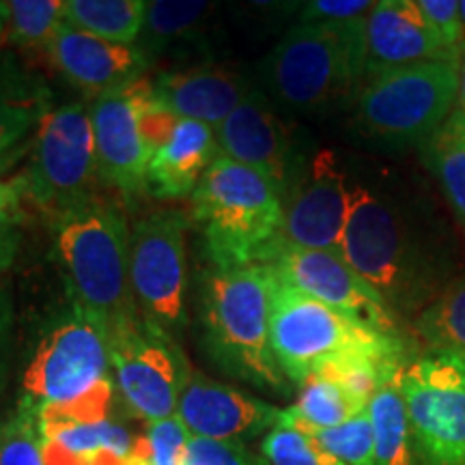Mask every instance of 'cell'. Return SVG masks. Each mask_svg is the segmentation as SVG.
Wrapping results in <instances>:
<instances>
[{
  "label": "cell",
  "instance_id": "5bb4252c",
  "mask_svg": "<svg viewBox=\"0 0 465 465\" xmlns=\"http://www.w3.org/2000/svg\"><path fill=\"white\" fill-rule=\"evenodd\" d=\"M282 203V243L339 252L351 205V183L334 151H317L306 160Z\"/></svg>",
  "mask_w": 465,
  "mask_h": 465
},
{
  "label": "cell",
  "instance_id": "f546056e",
  "mask_svg": "<svg viewBox=\"0 0 465 465\" xmlns=\"http://www.w3.org/2000/svg\"><path fill=\"white\" fill-rule=\"evenodd\" d=\"M0 465H48L39 418L17 403L0 418Z\"/></svg>",
  "mask_w": 465,
  "mask_h": 465
},
{
  "label": "cell",
  "instance_id": "44dd1931",
  "mask_svg": "<svg viewBox=\"0 0 465 465\" xmlns=\"http://www.w3.org/2000/svg\"><path fill=\"white\" fill-rule=\"evenodd\" d=\"M218 155L216 130L196 121L174 119L166 136L151 151L144 190L162 201L192 196Z\"/></svg>",
  "mask_w": 465,
  "mask_h": 465
},
{
  "label": "cell",
  "instance_id": "8d00e7d4",
  "mask_svg": "<svg viewBox=\"0 0 465 465\" xmlns=\"http://www.w3.org/2000/svg\"><path fill=\"white\" fill-rule=\"evenodd\" d=\"M183 465H267L263 457L252 455L246 444H220L209 440H192Z\"/></svg>",
  "mask_w": 465,
  "mask_h": 465
},
{
  "label": "cell",
  "instance_id": "e575fe53",
  "mask_svg": "<svg viewBox=\"0 0 465 465\" xmlns=\"http://www.w3.org/2000/svg\"><path fill=\"white\" fill-rule=\"evenodd\" d=\"M45 108L33 97L5 95L0 91V155L28 141V132L39 125Z\"/></svg>",
  "mask_w": 465,
  "mask_h": 465
},
{
  "label": "cell",
  "instance_id": "b9f144b4",
  "mask_svg": "<svg viewBox=\"0 0 465 465\" xmlns=\"http://www.w3.org/2000/svg\"><path fill=\"white\" fill-rule=\"evenodd\" d=\"M7 0H0V44L5 42V31H7Z\"/></svg>",
  "mask_w": 465,
  "mask_h": 465
},
{
  "label": "cell",
  "instance_id": "3957f363",
  "mask_svg": "<svg viewBox=\"0 0 465 465\" xmlns=\"http://www.w3.org/2000/svg\"><path fill=\"white\" fill-rule=\"evenodd\" d=\"M130 226L119 205L93 194L52 220L56 265L69 300L113 325L141 315L130 281Z\"/></svg>",
  "mask_w": 465,
  "mask_h": 465
},
{
  "label": "cell",
  "instance_id": "836d02e7",
  "mask_svg": "<svg viewBox=\"0 0 465 465\" xmlns=\"http://www.w3.org/2000/svg\"><path fill=\"white\" fill-rule=\"evenodd\" d=\"M31 153V138L0 155V224L25 223V203L28 196V164L22 160Z\"/></svg>",
  "mask_w": 465,
  "mask_h": 465
},
{
  "label": "cell",
  "instance_id": "4dcf8cb0",
  "mask_svg": "<svg viewBox=\"0 0 465 465\" xmlns=\"http://www.w3.org/2000/svg\"><path fill=\"white\" fill-rule=\"evenodd\" d=\"M192 435L177 416L149 422L134 444L127 465H183L188 459Z\"/></svg>",
  "mask_w": 465,
  "mask_h": 465
},
{
  "label": "cell",
  "instance_id": "d4e9b609",
  "mask_svg": "<svg viewBox=\"0 0 465 465\" xmlns=\"http://www.w3.org/2000/svg\"><path fill=\"white\" fill-rule=\"evenodd\" d=\"M420 151L444 192L446 203L465 229V110L455 106Z\"/></svg>",
  "mask_w": 465,
  "mask_h": 465
},
{
  "label": "cell",
  "instance_id": "60d3db41",
  "mask_svg": "<svg viewBox=\"0 0 465 465\" xmlns=\"http://www.w3.org/2000/svg\"><path fill=\"white\" fill-rule=\"evenodd\" d=\"M457 106L465 110V45L461 52V61H459V97Z\"/></svg>",
  "mask_w": 465,
  "mask_h": 465
},
{
  "label": "cell",
  "instance_id": "4316f807",
  "mask_svg": "<svg viewBox=\"0 0 465 465\" xmlns=\"http://www.w3.org/2000/svg\"><path fill=\"white\" fill-rule=\"evenodd\" d=\"M216 9L203 0H149L138 45L149 54L201 37Z\"/></svg>",
  "mask_w": 465,
  "mask_h": 465
},
{
  "label": "cell",
  "instance_id": "f1b7e54d",
  "mask_svg": "<svg viewBox=\"0 0 465 465\" xmlns=\"http://www.w3.org/2000/svg\"><path fill=\"white\" fill-rule=\"evenodd\" d=\"M5 42L22 48L48 50L65 25V0H7Z\"/></svg>",
  "mask_w": 465,
  "mask_h": 465
},
{
  "label": "cell",
  "instance_id": "8fae6325",
  "mask_svg": "<svg viewBox=\"0 0 465 465\" xmlns=\"http://www.w3.org/2000/svg\"><path fill=\"white\" fill-rule=\"evenodd\" d=\"M418 465H465V360L424 351L401 373Z\"/></svg>",
  "mask_w": 465,
  "mask_h": 465
},
{
  "label": "cell",
  "instance_id": "277c9868",
  "mask_svg": "<svg viewBox=\"0 0 465 465\" xmlns=\"http://www.w3.org/2000/svg\"><path fill=\"white\" fill-rule=\"evenodd\" d=\"M201 312L203 342L224 373L276 394L291 391L272 349V274L265 265L212 267Z\"/></svg>",
  "mask_w": 465,
  "mask_h": 465
},
{
  "label": "cell",
  "instance_id": "74e56055",
  "mask_svg": "<svg viewBox=\"0 0 465 465\" xmlns=\"http://www.w3.org/2000/svg\"><path fill=\"white\" fill-rule=\"evenodd\" d=\"M424 20L450 48L463 52V26L459 14V0H416Z\"/></svg>",
  "mask_w": 465,
  "mask_h": 465
},
{
  "label": "cell",
  "instance_id": "7c38bea8",
  "mask_svg": "<svg viewBox=\"0 0 465 465\" xmlns=\"http://www.w3.org/2000/svg\"><path fill=\"white\" fill-rule=\"evenodd\" d=\"M185 220L177 212H153L132 226L130 281L138 312L168 334L188 325Z\"/></svg>",
  "mask_w": 465,
  "mask_h": 465
},
{
  "label": "cell",
  "instance_id": "7bdbcfd3",
  "mask_svg": "<svg viewBox=\"0 0 465 465\" xmlns=\"http://www.w3.org/2000/svg\"><path fill=\"white\" fill-rule=\"evenodd\" d=\"M459 14H461V26H463V39H465V0H459Z\"/></svg>",
  "mask_w": 465,
  "mask_h": 465
},
{
  "label": "cell",
  "instance_id": "d6a6232c",
  "mask_svg": "<svg viewBox=\"0 0 465 465\" xmlns=\"http://www.w3.org/2000/svg\"><path fill=\"white\" fill-rule=\"evenodd\" d=\"M308 435L345 465H375V438L369 411H362L351 420L332 429L311 431Z\"/></svg>",
  "mask_w": 465,
  "mask_h": 465
},
{
  "label": "cell",
  "instance_id": "ffe728a7",
  "mask_svg": "<svg viewBox=\"0 0 465 465\" xmlns=\"http://www.w3.org/2000/svg\"><path fill=\"white\" fill-rule=\"evenodd\" d=\"M252 84L226 65H196L160 74L151 80L153 102L177 119L218 130L243 102Z\"/></svg>",
  "mask_w": 465,
  "mask_h": 465
},
{
  "label": "cell",
  "instance_id": "52a82bcc",
  "mask_svg": "<svg viewBox=\"0 0 465 465\" xmlns=\"http://www.w3.org/2000/svg\"><path fill=\"white\" fill-rule=\"evenodd\" d=\"M459 97V63L429 61L366 75L353 100L362 136L392 149H420L449 119Z\"/></svg>",
  "mask_w": 465,
  "mask_h": 465
},
{
  "label": "cell",
  "instance_id": "30bf717a",
  "mask_svg": "<svg viewBox=\"0 0 465 465\" xmlns=\"http://www.w3.org/2000/svg\"><path fill=\"white\" fill-rule=\"evenodd\" d=\"M28 196L45 216H58L89 201L100 177L89 106L69 102L45 110L31 136Z\"/></svg>",
  "mask_w": 465,
  "mask_h": 465
},
{
  "label": "cell",
  "instance_id": "7a4b0ae2",
  "mask_svg": "<svg viewBox=\"0 0 465 465\" xmlns=\"http://www.w3.org/2000/svg\"><path fill=\"white\" fill-rule=\"evenodd\" d=\"M339 252L397 319L416 317L446 287L441 270L397 207L366 185H351Z\"/></svg>",
  "mask_w": 465,
  "mask_h": 465
},
{
  "label": "cell",
  "instance_id": "5b68a950",
  "mask_svg": "<svg viewBox=\"0 0 465 465\" xmlns=\"http://www.w3.org/2000/svg\"><path fill=\"white\" fill-rule=\"evenodd\" d=\"M190 201L212 267L263 265L281 242L282 194L254 168L218 155Z\"/></svg>",
  "mask_w": 465,
  "mask_h": 465
},
{
  "label": "cell",
  "instance_id": "f35d334b",
  "mask_svg": "<svg viewBox=\"0 0 465 465\" xmlns=\"http://www.w3.org/2000/svg\"><path fill=\"white\" fill-rule=\"evenodd\" d=\"M15 328V302L14 291L7 282H0V401L7 391L11 349H14Z\"/></svg>",
  "mask_w": 465,
  "mask_h": 465
},
{
  "label": "cell",
  "instance_id": "ba28073f",
  "mask_svg": "<svg viewBox=\"0 0 465 465\" xmlns=\"http://www.w3.org/2000/svg\"><path fill=\"white\" fill-rule=\"evenodd\" d=\"M272 274L270 336L284 377L302 386L328 360L356 349L407 347L401 334H388L353 322L323 302Z\"/></svg>",
  "mask_w": 465,
  "mask_h": 465
},
{
  "label": "cell",
  "instance_id": "6da1fadb",
  "mask_svg": "<svg viewBox=\"0 0 465 465\" xmlns=\"http://www.w3.org/2000/svg\"><path fill=\"white\" fill-rule=\"evenodd\" d=\"M114 399L108 323L69 302L35 342L17 405L39 420H93L113 416Z\"/></svg>",
  "mask_w": 465,
  "mask_h": 465
},
{
  "label": "cell",
  "instance_id": "4fadbf2b",
  "mask_svg": "<svg viewBox=\"0 0 465 465\" xmlns=\"http://www.w3.org/2000/svg\"><path fill=\"white\" fill-rule=\"evenodd\" d=\"M263 265L306 295L353 322L388 334L399 332V319L373 289L334 250H308L278 242Z\"/></svg>",
  "mask_w": 465,
  "mask_h": 465
},
{
  "label": "cell",
  "instance_id": "1f68e13d",
  "mask_svg": "<svg viewBox=\"0 0 465 465\" xmlns=\"http://www.w3.org/2000/svg\"><path fill=\"white\" fill-rule=\"evenodd\" d=\"M261 457L267 465H345L322 449L312 435L282 422L263 435Z\"/></svg>",
  "mask_w": 465,
  "mask_h": 465
},
{
  "label": "cell",
  "instance_id": "9a60e30c",
  "mask_svg": "<svg viewBox=\"0 0 465 465\" xmlns=\"http://www.w3.org/2000/svg\"><path fill=\"white\" fill-rule=\"evenodd\" d=\"M151 102V80L136 78L91 102L97 173L104 183L132 196L144 190L149 151L143 114Z\"/></svg>",
  "mask_w": 465,
  "mask_h": 465
},
{
  "label": "cell",
  "instance_id": "ab89813d",
  "mask_svg": "<svg viewBox=\"0 0 465 465\" xmlns=\"http://www.w3.org/2000/svg\"><path fill=\"white\" fill-rule=\"evenodd\" d=\"M22 248V231L15 224H0V281L15 263Z\"/></svg>",
  "mask_w": 465,
  "mask_h": 465
},
{
  "label": "cell",
  "instance_id": "e0dca14e",
  "mask_svg": "<svg viewBox=\"0 0 465 465\" xmlns=\"http://www.w3.org/2000/svg\"><path fill=\"white\" fill-rule=\"evenodd\" d=\"M281 414L282 410L267 401L212 380L199 371H192L177 407V418L192 440L220 444H243L257 435L270 433L281 422Z\"/></svg>",
  "mask_w": 465,
  "mask_h": 465
},
{
  "label": "cell",
  "instance_id": "d590c367",
  "mask_svg": "<svg viewBox=\"0 0 465 465\" xmlns=\"http://www.w3.org/2000/svg\"><path fill=\"white\" fill-rule=\"evenodd\" d=\"M375 7L373 0H311L300 9L304 25H347L364 20Z\"/></svg>",
  "mask_w": 465,
  "mask_h": 465
},
{
  "label": "cell",
  "instance_id": "9c48e42d",
  "mask_svg": "<svg viewBox=\"0 0 465 465\" xmlns=\"http://www.w3.org/2000/svg\"><path fill=\"white\" fill-rule=\"evenodd\" d=\"M110 332V371L116 397L144 424L177 416L192 366L173 334L143 315Z\"/></svg>",
  "mask_w": 465,
  "mask_h": 465
},
{
  "label": "cell",
  "instance_id": "cb8c5ba5",
  "mask_svg": "<svg viewBox=\"0 0 465 465\" xmlns=\"http://www.w3.org/2000/svg\"><path fill=\"white\" fill-rule=\"evenodd\" d=\"M366 407L369 403L353 397L339 383L323 377H311L300 386L295 403L282 410L281 422L304 433L322 431L351 420L366 411Z\"/></svg>",
  "mask_w": 465,
  "mask_h": 465
},
{
  "label": "cell",
  "instance_id": "d6986e66",
  "mask_svg": "<svg viewBox=\"0 0 465 465\" xmlns=\"http://www.w3.org/2000/svg\"><path fill=\"white\" fill-rule=\"evenodd\" d=\"M48 56L63 78L91 100L143 78L149 54L141 45H121L63 25L48 45Z\"/></svg>",
  "mask_w": 465,
  "mask_h": 465
},
{
  "label": "cell",
  "instance_id": "2e32d148",
  "mask_svg": "<svg viewBox=\"0 0 465 465\" xmlns=\"http://www.w3.org/2000/svg\"><path fill=\"white\" fill-rule=\"evenodd\" d=\"M216 138L220 155L263 173L274 182L284 201L304 160L287 125L257 86L250 89L240 106L218 127Z\"/></svg>",
  "mask_w": 465,
  "mask_h": 465
},
{
  "label": "cell",
  "instance_id": "7402d4cb",
  "mask_svg": "<svg viewBox=\"0 0 465 465\" xmlns=\"http://www.w3.org/2000/svg\"><path fill=\"white\" fill-rule=\"evenodd\" d=\"M48 465H127L134 438L113 416L93 420H39Z\"/></svg>",
  "mask_w": 465,
  "mask_h": 465
},
{
  "label": "cell",
  "instance_id": "8992f818",
  "mask_svg": "<svg viewBox=\"0 0 465 465\" xmlns=\"http://www.w3.org/2000/svg\"><path fill=\"white\" fill-rule=\"evenodd\" d=\"M364 20L298 22L263 56L261 83L278 104L306 114L356 100L366 78Z\"/></svg>",
  "mask_w": 465,
  "mask_h": 465
},
{
  "label": "cell",
  "instance_id": "603a6c76",
  "mask_svg": "<svg viewBox=\"0 0 465 465\" xmlns=\"http://www.w3.org/2000/svg\"><path fill=\"white\" fill-rule=\"evenodd\" d=\"M401 373L383 381L366 407L373 424L375 465H418Z\"/></svg>",
  "mask_w": 465,
  "mask_h": 465
},
{
  "label": "cell",
  "instance_id": "ac0fdd59",
  "mask_svg": "<svg viewBox=\"0 0 465 465\" xmlns=\"http://www.w3.org/2000/svg\"><path fill=\"white\" fill-rule=\"evenodd\" d=\"M366 75L429 61H461L424 20L416 0H380L364 20Z\"/></svg>",
  "mask_w": 465,
  "mask_h": 465
},
{
  "label": "cell",
  "instance_id": "484cf974",
  "mask_svg": "<svg viewBox=\"0 0 465 465\" xmlns=\"http://www.w3.org/2000/svg\"><path fill=\"white\" fill-rule=\"evenodd\" d=\"M147 0H65V25L106 42L136 45Z\"/></svg>",
  "mask_w": 465,
  "mask_h": 465
},
{
  "label": "cell",
  "instance_id": "83f0119b",
  "mask_svg": "<svg viewBox=\"0 0 465 465\" xmlns=\"http://www.w3.org/2000/svg\"><path fill=\"white\" fill-rule=\"evenodd\" d=\"M424 351L450 353L465 360V276L450 281L427 308L411 319Z\"/></svg>",
  "mask_w": 465,
  "mask_h": 465
}]
</instances>
